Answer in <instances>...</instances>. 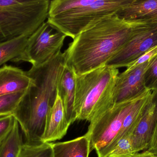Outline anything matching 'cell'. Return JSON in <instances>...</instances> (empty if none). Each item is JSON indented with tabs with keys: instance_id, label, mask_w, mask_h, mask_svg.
<instances>
[{
	"instance_id": "277c9868",
	"label": "cell",
	"mask_w": 157,
	"mask_h": 157,
	"mask_svg": "<svg viewBox=\"0 0 157 157\" xmlns=\"http://www.w3.org/2000/svg\"><path fill=\"white\" fill-rule=\"evenodd\" d=\"M51 0H0V42L31 35L48 19Z\"/></svg>"
},
{
	"instance_id": "ffe728a7",
	"label": "cell",
	"mask_w": 157,
	"mask_h": 157,
	"mask_svg": "<svg viewBox=\"0 0 157 157\" xmlns=\"http://www.w3.org/2000/svg\"><path fill=\"white\" fill-rule=\"evenodd\" d=\"M27 90L0 96V117L13 114Z\"/></svg>"
},
{
	"instance_id": "cb8c5ba5",
	"label": "cell",
	"mask_w": 157,
	"mask_h": 157,
	"mask_svg": "<svg viewBox=\"0 0 157 157\" xmlns=\"http://www.w3.org/2000/svg\"><path fill=\"white\" fill-rule=\"evenodd\" d=\"M15 120L12 114L0 117V143L12 130Z\"/></svg>"
},
{
	"instance_id": "30bf717a",
	"label": "cell",
	"mask_w": 157,
	"mask_h": 157,
	"mask_svg": "<svg viewBox=\"0 0 157 157\" xmlns=\"http://www.w3.org/2000/svg\"><path fill=\"white\" fill-rule=\"evenodd\" d=\"M157 96L147 105L139 123L130 135L137 153L147 150L150 145L156 122Z\"/></svg>"
},
{
	"instance_id": "e0dca14e",
	"label": "cell",
	"mask_w": 157,
	"mask_h": 157,
	"mask_svg": "<svg viewBox=\"0 0 157 157\" xmlns=\"http://www.w3.org/2000/svg\"><path fill=\"white\" fill-rule=\"evenodd\" d=\"M23 133L16 120L10 132L0 143V157H17L24 144Z\"/></svg>"
},
{
	"instance_id": "5bb4252c",
	"label": "cell",
	"mask_w": 157,
	"mask_h": 157,
	"mask_svg": "<svg viewBox=\"0 0 157 157\" xmlns=\"http://www.w3.org/2000/svg\"><path fill=\"white\" fill-rule=\"evenodd\" d=\"M117 15L127 20L152 19L157 21V0H134Z\"/></svg>"
},
{
	"instance_id": "9c48e42d",
	"label": "cell",
	"mask_w": 157,
	"mask_h": 157,
	"mask_svg": "<svg viewBox=\"0 0 157 157\" xmlns=\"http://www.w3.org/2000/svg\"><path fill=\"white\" fill-rule=\"evenodd\" d=\"M151 60L134 69L125 70L119 74L113 92L114 104L131 99L140 95L145 90L146 73L149 68Z\"/></svg>"
},
{
	"instance_id": "8fae6325",
	"label": "cell",
	"mask_w": 157,
	"mask_h": 157,
	"mask_svg": "<svg viewBox=\"0 0 157 157\" xmlns=\"http://www.w3.org/2000/svg\"><path fill=\"white\" fill-rule=\"evenodd\" d=\"M70 125L62 101L58 93L53 106L47 113L42 142L52 143L60 140L66 135Z\"/></svg>"
},
{
	"instance_id": "ac0fdd59",
	"label": "cell",
	"mask_w": 157,
	"mask_h": 157,
	"mask_svg": "<svg viewBox=\"0 0 157 157\" xmlns=\"http://www.w3.org/2000/svg\"><path fill=\"white\" fill-rule=\"evenodd\" d=\"M98 0H52L48 17H53L70 10L86 6Z\"/></svg>"
},
{
	"instance_id": "d6986e66",
	"label": "cell",
	"mask_w": 157,
	"mask_h": 157,
	"mask_svg": "<svg viewBox=\"0 0 157 157\" xmlns=\"http://www.w3.org/2000/svg\"><path fill=\"white\" fill-rule=\"evenodd\" d=\"M17 157H53L52 143L29 144L24 143Z\"/></svg>"
},
{
	"instance_id": "44dd1931",
	"label": "cell",
	"mask_w": 157,
	"mask_h": 157,
	"mask_svg": "<svg viewBox=\"0 0 157 157\" xmlns=\"http://www.w3.org/2000/svg\"><path fill=\"white\" fill-rule=\"evenodd\" d=\"M136 154L132 137L129 135L117 142L108 157H132Z\"/></svg>"
},
{
	"instance_id": "4fadbf2b",
	"label": "cell",
	"mask_w": 157,
	"mask_h": 157,
	"mask_svg": "<svg viewBox=\"0 0 157 157\" xmlns=\"http://www.w3.org/2000/svg\"><path fill=\"white\" fill-rule=\"evenodd\" d=\"M76 74L65 63L58 84V93L62 101L66 117L70 124L76 121L74 111Z\"/></svg>"
},
{
	"instance_id": "7402d4cb",
	"label": "cell",
	"mask_w": 157,
	"mask_h": 157,
	"mask_svg": "<svg viewBox=\"0 0 157 157\" xmlns=\"http://www.w3.org/2000/svg\"><path fill=\"white\" fill-rule=\"evenodd\" d=\"M145 86L153 90H157V55L151 60V63L146 73Z\"/></svg>"
},
{
	"instance_id": "603a6c76",
	"label": "cell",
	"mask_w": 157,
	"mask_h": 157,
	"mask_svg": "<svg viewBox=\"0 0 157 157\" xmlns=\"http://www.w3.org/2000/svg\"><path fill=\"white\" fill-rule=\"evenodd\" d=\"M157 55V45L151 48L149 50L147 51L145 53L139 57L138 59L129 63L126 67V69L125 70L130 71L132 69H134L136 67H138L143 64V63L152 59Z\"/></svg>"
},
{
	"instance_id": "7c38bea8",
	"label": "cell",
	"mask_w": 157,
	"mask_h": 157,
	"mask_svg": "<svg viewBox=\"0 0 157 157\" xmlns=\"http://www.w3.org/2000/svg\"><path fill=\"white\" fill-rule=\"evenodd\" d=\"M33 80L26 72L12 65L0 68V96L27 90Z\"/></svg>"
},
{
	"instance_id": "2e32d148",
	"label": "cell",
	"mask_w": 157,
	"mask_h": 157,
	"mask_svg": "<svg viewBox=\"0 0 157 157\" xmlns=\"http://www.w3.org/2000/svg\"><path fill=\"white\" fill-rule=\"evenodd\" d=\"M31 36L23 35L0 42V68L23 52Z\"/></svg>"
},
{
	"instance_id": "52a82bcc",
	"label": "cell",
	"mask_w": 157,
	"mask_h": 157,
	"mask_svg": "<svg viewBox=\"0 0 157 157\" xmlns=\"http://www.w3.org/2000/svg\"><path fill=\"white\" fill-rule=\"evenodd\" d=\"M66 37L47 20L29 37L23 52L11 62L35 66L44 64L61 51Z\"/></svg>"
},
{
	"instance_id": "7a4b0ae2",
	"label": "cell",
	"mask_w": 157,
	"mask_h": 157,
	"mask_svg": "<svg viewBox=\"0 0 157 157\" xmlns=\"http://www.w3.org/2000/svg\"><path fill=\"white\" fill-rule=\"evenodd\" d=\"M65 63L64 53L60 51L46 63L32 66L26 72L33 83L12 114L20 125L25 143H43L47 113L56 100Z\"/></svg>"
},
{
	"instance_id": "d4e9b609",
	"label": "cell",
	"mask_w": 157,
	"mask_h": 157,
	"mask_svg": "<svg viewBox=\"0 0 157 157\" xmlns=\"http://www.w3.org/2000/svg\"><path fill=\"white\" fill-rule=\"evenodd\" d=\"M147 150L157 155V117L156 122L150 142V145Z\"/></svg>"
},
{
	"instance_id": "5b68a950",
	"label": "cell",
	"mask_w": 157,
	"mask_h": 157,
	"mask_svg": "<svg viewBox=\"0 0 157 157\" xmlns=\"http://www.w3.org/2000/svg\"><path fill=\"white\" fill-rule=\"evenodd\" d=\"M134 0H98L86 6L70 10L47 21L73 39L93 22L117 14Z\"/></svg>"
},
{
	"instance_id": "6da1fadb",
	"label": "cell",
	"mask_w": 157,
	"mask_h": 157,
	"mask_svg": "<svg viewBox=\"0 0 157 157\" xmlns=\"http://www.w3.org/2000/svg\"><path fill=\"white\" fill-rule=\"evenodd\" d=\"M157 25L156 20H127L117 14L101 18L81 31L69 44L63 52L65 63L76 75L105 66L133 37Z\"/></svg>"
},
{
	"instance_id": "ba28073f",
	"label": "cell",
	"mask_w": 157,
	"mask_h": 157,
	"mask_svg": "<svg viewBox=\"0 0 157 157\" xmlns=\"http://www.w3.org/2000/svg\"><path fill=\"white\" fill-rule=\"evenodd\" d=\"M157 45V25L141 31L130 39L108 62L106 66L126 67Z\"/></svg>"
},
{
	"instance_id": "8992f818",
	"label": "cell",
	"mask_w": 157,
	"mask_h": 157,
	"mask_svg": "<svg viewBox=\"0 0 157 157\" xmlns=\"http://www.w3.org/2000/svg\"><path fill=\"white\" fill-rule=\"evenodd\" d=\"M147 89L146 88L140 95L131 99L114 104L90 122L86 134L90 142V151L95 150L98 157H104L106 150L120 133L125 117L135 102L144 97Z\"/></svg>"
},
{
	"instance_id": "9a60e30c",
	"label": "cell",
	"mask_w": 157,
	"mask_h": 157,
	"mask_svg": "<svg viewBox=\"0 0 157 157\" xmlns=\"http://www.w3.org/2000/svg\"><path fill=\"white\" fill-rule=\"evenodd\" d=\"M53 157H89L90 142L86 135L66 142L52 143Z\"/></svg>"
},
{
	"instance_id": "484cf974",
	"label": "cell",
	"mask_w": 157,
	"mask_h": 157,
	"mask_svg": "<svg viewBox=\"0 0 157 157\" xmlns=\"http://www.w3.org/2000/svg\"><path fill=\"white\" fill-rule=\"evenodd\" d=\"M132 157H157V155L146 150L139 152Z\"/></svg>"
},
{
	"instance_id": "3957f363",
	"label": "cell",
	"mask_w": 157,
	"mask_h": 157,
	"mask_svg": "<svg viewBox=\"0 0 157 157\" xmlns=\"http://www.w3.org/2000/svg\"><path fill=\"white\" fill-rule=\"evenodd\" d=\"M117 68L105 65L75 76L74 111L76 120L89 122L113 105Z\"/></svg>"
}]
</instances>
